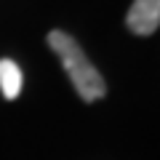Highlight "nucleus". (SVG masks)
<instances>
[{"instance_id": "7ed1b4c3", "label": "nucleus", "mask_w": 160, "mask_h": 160, "mask_svg": "<svg viewBox=\"0 0 160 160\" xmlns=\"http://www.w3.org/2000/svg\"><path fill=\"white\" fill-rule=\"evenodd\" d=\"M22 86H24V75L19 64L11 59H0V91H3V96L16 99L22 93Z\"/></svg>"}, {"instance_id": "f03ea898", "label": "nucleus", "mask_w": 160, "mask_h": 160, "mask_svg": "<svg viewBox=\"0 0 160 160\" xmlns=\"http://www.w3.org/2000/svg\"><path fill=\"white\" fill-rule=\"evenodd\" d=\"M128 29L136 35H152L160 24V0H133L128 11Z\"/></svg>"}, {"instance_id": "f257e3e1", "label": "nucleus", "mask_w": 160, "mask_h": 160, "mask_svg": "<svg viewBox=\"0 0 160 160\" xmlns=\"http://www.w3.org/2000/svg\"><path fill=\"white\" fill-rule=\"evenodd\" d=\"M48 46H51V51L62 59L64 72L69 75L75 91L80 93L83 102H96V99H102L104 93H107L104 78L96 72V67L88 62V56L83 53V48L75 43V38H69L62 29H53V32L48 35Z\"/></svg>"}]
</instances>
